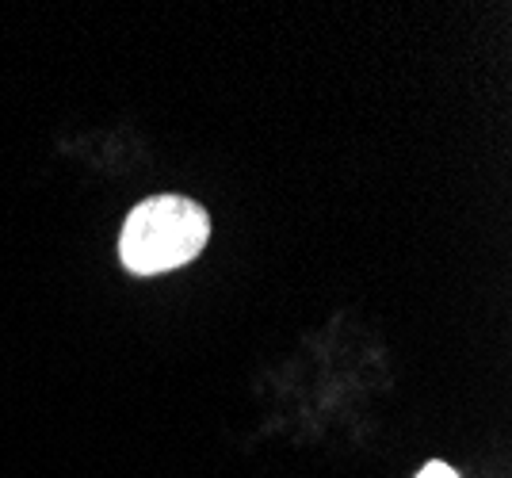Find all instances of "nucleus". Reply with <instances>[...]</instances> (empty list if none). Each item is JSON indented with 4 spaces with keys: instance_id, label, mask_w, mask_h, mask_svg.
Returning <instances> with one entry per match:
<instances>
[{
    "instance_id": "1",
    "label": "nucleus",
    "mask_w": 512,
    "mask_h": 478,
    "mask_svg": "<svg viewBox=\"0 0 512 478\" xmlns=\"http://www.w3.org/2000/svg\"><path fill=\"white\" fill-rule=\"evenodd\" d=\"M211 238V215L188 196L142 199L123 222L119 257L134 276H157L195 261Z\"/></svg>"
},
{
    "instance_id": "2",
    "label": "nucleus",
    "mask_w": 512,
    "mask_h": 478,
    "mask_svg": "<svg viewBox=\"0 0 512 478\" xmlns=\"http://www.w3.org/2000/svg\"><path fill=\"white\" fill-rule=\"evenodd\" d=\"M417 478H459V471H451L448 463H440V459H432V463H425V467L417 471Z\"/></svg>"
}]
</instances>
